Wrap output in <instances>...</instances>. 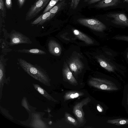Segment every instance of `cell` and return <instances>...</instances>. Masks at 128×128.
Instances as JSON below:
<instances>
[{
    "mask_svg": "<svg viewBox=\"0 0 128 128\" xmlns=\"http://www.w3.org/2000/svg\"><path fill=\"white\" fill-rule=\"evenodd\" d=\"M18 60L20 66L29 75L40 81H48L46 74L40 67L22 59L18 58Z\"/></svg>",
    "mask_w": 128,
    "mask_h": 128,
    "instance_id": "cell-1",
    "label": "cell"
},
{
    "mask_svg": "<svg viewBox=\"0 0 128 128\" xmlns=\"http://www.w3.org/2000/svg\"><path fill=\"white\" fill-rule=\"evenodd\" d=\"M88 83L90 86L100 90L114 91L118 89L115 84L112 82L100 78H92L88 81Z\"/></svg>",
    "mask_w": 128,
    "mask_h": 128,
    "instance_id": "cell-2",
    "label": "cell"
},
{
    "mask_svg": "<svg viewBox=\"0 0 128 128\" xmlns=\"http://www.w3.org/2000/svg\"><path fill=\"white\" fill-rule=\"evenodd\" d=\"M50 0H36L26 14L25 19L29 20L36 16L45 7Z\"/></svg>",
    "mask_w": 128,
    "mask_h": 128,
    "instance_id": "cell-3",
    "label": "cell"
},
{
    "mask_svg": "<svg viewBox=\"0 0 128 128\" xmlns=\"http://www.w3.org/2000/svg\"><path fill=\"white\" fill-rule=\"evenodd\" d=\"M77 21L80 24L97 31L102 32L106 28L104 24L96 19L80 18Z\"/></svg>",
    "mask_w": 128,
    "mask_h": 128,
    "instance_id": "cell-4",
    "label": "cell"
},
{
    "mask_svg": "<svg viewBox=\"0 0 128 128\" xmlns=\"http://www.w3.org/2000/svg\"><path fill=\"white\" fill-rule=\"evenodd\" d=\"M91 99L88 97L76 104L73 108V112L77 118L80 124L84 122V113L82 107L87 104L91 101Z\"/></svg>",
    "mask_w": 128,
    "mask_h": 128,
    "instance_id": "cell-5",
    "label": "cell"
},
{
    "mask_svg": "<svg viewBox=\"0 0 128 128\" xmlns=\"http://www.w3.org/2000/svg\"><path fill=\"white\" fill-rule=\"evenodd\" d=\"M10 45L12 46L21 44H30L32 42L28 37L18 32L14 31L10 35Z\"/></svg>",
    "mask_w": 128,
    "mask_h": 128,
    "instance_id": "cell-6",
    "label": "cell"
},
{
    "mask_svg": "<svg viewBox=\"0 0 128 128\" xmlns=\"http://www.w3.org/2000/svg\"><path fill=\"white\" fill-rule=\"evenodd\" d=\"M107 16L113 19L111 21L114 24L128 27V18L125 14L121 13H113L108 14Z\"/></svg>",
    "mask_w": 128,
    "mask_h": 128,
    "instance_id": "cell-7",
    "label": "cell"
},
{
    "mask_svg": "<svg viewBox=\"0 0 128 128\" xmlns=\"http://www.w3.org/2000/svg\"><path fill=\"white\" fill-rule=\"evenodd\" d=\"M70 69L74 74H77L83 68V65L81 61L76 58L72 59L68 63Z\"/></svg>",
    "mask_w": 128,
    "mask_h": 128,
    "instance_id": "cell-8",
    "label": "cell"
},
{
    "mask_svg": "<svg viewBox=\"0 0 128 128\" xmlns=\"http://www.w3.org/2000/svg\"><path fill=\"white\" fill-rule=\"evenodd\" d=\"M62 74L64 78L68 82L76 86L78 84L77 81L66 64H65L63 68Z\"/></svg>",
    "mask_w": 128,
    "mask_h": 128,
    "instance_id": "cell-9",
    "label": "cell"
},
{
    "mask_svg": "<svg viewBox=\"0 0 128 128\" xmlns=\"http://www.w3.org/2000/svg\"><path fill=\"white\" fill-rule=\"evenodd\" d=\"M48 50L49 52L52 55L59 56L61 53V47L60 44L55 40H50L48 44Z\"/></svg>",
    "mask_w": 128,
    "mask_h": 128,
    "instance_id": "cell-10",
    "label": "cell"
},
{
    "mask_svg": "<svg viewBox=\"0 0 128 128\" xmlns=\"http://www.w3.org/2000/svg\"><path fill=\"white\" fill-rule=\"evenodd\" d=\"M53 18L51 13L48 11L44 14H42L32 22L31 24L32 25H42Z\"/></svg>",
    "mask_w": 128,
    "mask_h": 128,
    "instance_id": "cell-11",
    "label": "cell"
},
{
    "mask_svg": "<svg viewBox=\"0 0 128 128\" xmlns=\"http://www.w3.org/2000/svg\"><path fill=\"white\" fill-rule=\"evenodd\" d=\"M120 2V0H102L94 6L98 8H103L116 6Z\"/></svg>",
    "mask_w": 128,
    "mask_h": 128,
    "instance_id": "cell-12",
    "label": "cell"
},
{
    "mask_svg": "<svg viewBox=\"0 0 128 128\" xmlns=\"http://www.w3.org/2000/svg\"><path fill=\"white\" fill-rule=\"evenodd\" d=\"M73 33L79 39L84 41L87 44H91L94 43L93 41L85 34L76 29L73 30Z\"/></svg>",
    "mask_w": 128,
    "mask_h": 128,
    "instance_id": "cell-13",
    "label": "cell"
},
{
    "mask_svg": "<svg viewBox=\"0 0 128 128\" xmlns=\"http://www.w3.org/2000/svg\"><path fill=\"white\" fill-rule=\"evenodd\" d=\"M65 0H63L58 2L49 11L53 17L55 15L66 5Z\"/></svg>",
    "mask_w": 128,
    "mask_h": 128,
    "instance_id": "cell-14",
    "label": "cell"
},
{
    "mask_svg": "<svg viewBox=\"0 0 128 128\" xmlns=\"http://www.w3.org/2000/svg\"><path fill=\"white\" fill-rule=\"evenodd\" d=\"M84 93L82 92L76 91H70L66 92L64 96V100L76 98L82 96Z\"/></svg>",
    "mask_w": 128,
    "mask_h": 128,
    "instance_id": "cell-15",
    "label": "cell"
},
{
    "mask_svg": "<svg viewBox=\"0 0 128 128\" xmlns=\"http://www.w3.org/2000/svg\"><path fill=\"white\" fill-rule=\"evenodd\" d=\"M106 122L117 126H122L128 124V119L120 118L108 120Z\"/></svg>",
    "mask_w": 128,
    "mask_h": 128,
    "instance_id": "cell-16",
    "label": "cell"
},
{
    "mask_svg": "<svg viewBox=\"0 0 128 128\" xmlns=\"http://www.w3.org/2000/svg\"><path fill=\"white\" fill-rule=\"evenodd\" d=\"M97 60L98 61L102 67L108 72H114V68L111 65L100 58H98Z\"/></svg>",
    "mask_w": 128,
    "mask_h": 128,
    "instance_id": "cell-17",
    "label": "cell"
},
{
    "mask_svg": "<svg viewBox=\"0 0 128 128\" xmlns=\"http://www.w3.org/2000/svg\"><path fill=\"white\" fill-rule=\"evenodd\" d=\"M18 51L21 52L34 54H46V52L40 49L37 48H33L30 49H23L19 50Z\"/></svg>",
    "mask_w": 128,
    "mask_h": 128,
    "instance_id": "cell-18",
    "label": "cell"
},
{
    "mask_svg": "<svg viewBox=\"0 0 128 128\" xmlns=\"http://www.w3.org/2000/svg\"><path fill=\"white\" fill-rule=\"evenodd\" d=\"M34 86L39 92L42 95L48 98V99L54 102H57V101L54 99L38 85L37 84H34Z\"/></svg>",
    "mask_w": 128,
    "mask_h": 128,
    "instance_id": "cell-19",
    "label": "cell"
},
{
    "mask_svg": "<svg viewBox=\"0 0 128 128\" xmlns=\"http://www.w3.org/2000/svg\"><path fill=\"white\" fill-rule=\"evenodd\" d=\"M65 117L66 120L70 123L75 126L78 125V121L69 113L66 112L65 114Z\"/></svg>",
    "mask_w": 128,
    "mask_h": 128,
    "instance_id": "cell-20",
    "label": "cell"
},
{
    "mask_svg": "<svg viewBox=\"0 0 128 128\" xmlns=\"http://www.w3.org/2000/svg\"><path fill=\"white\" fill-rule=\"evenodd\" d=\"M63 0H50L44 10L42 14H44L50 10L58 2Z\"/></svg>",
    "mask_w": 128,
    "mask_h": 128,
    "instance_id": "cell-21",
    "label": "cell"
},
{
    "mask_svg": "<svg viewBox=\"0 0 128 128\" xmlns=\"http://www.w3.org/2000/svg\"><path fill=\"white\" fill-rule=\"evenodd\" d=\"M0 59V82L2 81L4 76V67Z\"/></svg>",
    "mask_w": 128,
    "mask_h": 128,
    "instance_id": "cell-22",
    "label": "cell"
},
{
    "mask_svg": "<svg viewBox=\"0 0 128 128\" xmlns=\"http://www.w3.org/2000/svg\"><path fill=\"white\" fill-rule=\"evenodd\" d=\"M0 10L1 15L2 17L4 18L6 15V10L3 0H0Z\"/></svg>",
    "mask_w": 128,
    "mask_h": 128,
    "instance_id": "cell-23",
    "label": "cell"
},
{
    "mask_svg": "<svg viewBox=\"0 0 128 128\" xmlns=\"http://www.w3.org/2000/svg\"><path fill=\"white\" fill-rule=\"evenodd\" d=\"M80 0H71L70 8L73 10L76 8L79 4Z\"/></svg>",
    "mask_w": 128,
    "mask_h": 128,
    "instance_id": "cell-24",
    "label": "cell"
},
{
    "mask_svg": "<svg viewBox=\"0 0 128 128\" xmlns=\"http://www.w3.org/2000/svg\"><path fill=\"white\" fill-rule=\"evenodd\" d=\"M112 38L117 40H123L128 42V36H116Z\"/></svg>",
    "mask_w": 128,
    "mask_h": 128,
    "instance_id": "cell-25",
    "label": "cell"
},
{
    "mask_svg": "<svg viewBox=\"0 0 128 128\" xmlns=\"http://www.w3.org/2000/svg\"><path fill=\"white\" fill-rule=\"evenodd\" d=\"M5 0V5L7 9H11L12 6V0Z\"/></svg>",
    "mask_w": 128,
    "mask_h": 128,
    "instance_id": "cell-26",
    "label": "cell"
},
{
    "mask_svg": "<svg viewBox=\"0 0 128 128\" xmlns=\"http://www.w3.org/2000/svg\"><path fill=\"white\" fill-rule=\"evenodd\" d=\"M26 0H17L18 4L20 8H21L24 4Z\"/></svg>",
    "mask_w": 128,
    "mask_h": 128,
    "instance_id": "cell-27",
    "label": "cell"
},
{
    "mask_svg": "<svg viewBox=\"0 0 128 128\" xmlns=\"http://www.w3.org/2000/svg\"><path fill=\"white\" fill-rule=\"evenodd\" d=\"M101 0H90L88 2V3L89 4H92L98 2Z\"/></svg>",
    "mask_w": 128,
    "mask_h": 128,
    "instance_id": "cell-28",
    "label": "cell"
},
{
    "mask_svg": "<svg viewBox=\"0 0 128 128\" xmlns=\"http://www.w3.org/2000/svg\"><path fill=\"white\" fill-rule=\"evenodd\" d=\"M97 108L98 110L100 112H102L103 111V108L99 104H98L97 105Z\"/></svg>",
    "mask_w": 128,
    "mask_h": 128,
    "instance_id": "cell-29",
    "label": "cell"
},
{
    "mask_svg": "<svg viewBox=\"0 0 128 128\" xmlns=\"http://www.w3.org/2000/svg\"><path fill=\"white\" fill-rule=\"evenodd\" d=\"M126 102H127V104L128 105V95H127Z\"/></svg>",
    "mask_w": 128,
    "mask_h": 128,
    "instance_id": "cell-30",
    "label": "cell"
},
{
    "mask_svg": "<svg viewBox=\"0 0 128 128\" xmlns=\"http://www.w3.org/2000/svg\"><path fill=\"white\" fill-rule=\"evenodd\" d=\"M90 0H84V2H88Z\"/></svg>",
    "mask_w": 128,
    "mask_h": 128,
    "instance_id": "cell-31",
    "label": "cell"
},
{
    "mask_svg": "<svg viewBox=\"0 0 128 128\" xmlns=\"http://www.w3.org/2000/svg\"><path fill=\"white\" fill-rule=\"evenodd\" d=\"M127 58L128 59V52L127 53Z\"/></svg>",
    "mask_w": 128,
    "mask_h": 128,
    "instance_id": "cell-32",
    "label": "cell"
},
{
    "mask_svg": "<svg viewBox=\"0 0 128 128\" xmlns=\"http://www.w3.org/2000/svg\"><path fill=\"white\" fill-rule=\"evenodd\" d=\"M128 0H124L126 1V2H127L128 1Z\"/></svg>",
    "mask_w": 128,
    "mask_h": 128,
    "instance_id": "cell-33",
    "label": "cell"
},
{
    "mask_svg": "<svg viewBox=\"0 0 128 128\" xmlns=\"http://www.w3.org/2000/svg\"><path fill=\"white\" fill-rule=\"evenodd\" d=\"M127 2H128V1Z\"/></svg>",
    "mask_w": 128,
    "mask_h": 128,
    "instance_id": "cell-34",
    "label": "cell"
}]
</instances>
